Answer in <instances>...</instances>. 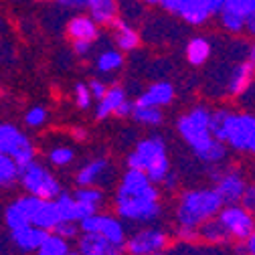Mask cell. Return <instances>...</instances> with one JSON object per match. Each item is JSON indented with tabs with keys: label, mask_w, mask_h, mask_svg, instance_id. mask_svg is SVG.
<instances>
[{
	"label": "cell",
	"mask_w": 255,
	"mask_h": 255,
	"mask_svg": "<svg viewBox=\"0 0 255 255\" xmlns=\"http://www.w3.org/2000/svg\"><path fill=\"white\" fill-rule=\"evenodd\" d=\"M114 207L122 221L150 225L162 215V193L142 170L128 168L118 182Z\"/></svg>",
	"instance_id": "6da1fadb"
},
{
	"label": "cell",
	"mask_w": 255,
	"mask_h": 255,
	"mask_svg": "<svg viewBox=\"0 0 255 255\" xmlns=\"http://www.w3.org/2000/svg\"><path fill=\"white\" fill-rule=\"evenodd\" d=\"M176 130L193 154L207 166H219L227 158V146L211 134V110L197 106L176 120Z\"/></svg>",
	"instance_id": "7a4b0ae2"
},
{
	"label": "cell",
	"mask_w": 255,
	"mask_h": 255,
	"mask_svg": "<svg viewBox=\"0 0 255 255\" xmlns=\"http://www.w3.org/2000/svg\"><path fill=\"white\" fill-rule=\"evenodd\" d=\"M221 207H223V201L217 195V190L211 188V186L184 190V193L178 195L176 209H174L176 225L199 229L205 221L217 217Z\"/></svg>",
	"instance_id": "3957f363"
},
{
	"label": "cell",
	"mask_w": 255,
	"mask_h": 255,
	"mask_svg": "<svg viewBox=\"0 0 255 255\" xmlns=\"http://www.w3.org/2000/svg\"><path fill=\"white\" fill-rule=\"evenodd\" d=\"M126 166L142 170L154 184H162L170 168V158L166 152V142L160 136H150L136 144L134 152L128 154Z\"/></svg>",
	"instance_id": "277c9868"
},
{
	"label": "cell",
	"mask_w": 255,
	"mask_h": 255,
	"mask_svg": "<svg viewBox=\"0 0 255 255\" xmlns=\"http://www.w3.org/2000/svg\"><path fill=\"white\" fill-rule=\"evenodd\" d=\"M18 184L22 186L24 195L37 197L43 201H53L57 195H61V182L59 178L51 172V168L39 160H33L18 170Z\"/></svg>",
	"instance_id": "5b68a950"
},
{
	"label": "cell",
	"mask_w": 255,
	"mask_h": 255,
	"mask_svg": "<svg viewBox=\"0 0 255 255\" xmlns=\"http://www.w3.org/2000/svg\"><path fill=\"white\" fill-rule=\"evenodd\" d=\"M77 225H79V231L81 233H98L100 237H104L116 251L124 249V245H126L128 231H126L124 221L118 215L93 213V215L81 219Z\"/></svg>",
	"instance_id": "8992f818"
},
{
	"label": "cell",
	"mask_w": 255,
	"mask_h": 255,
	"mask_svg": "<svg viewBox=\"0 0 255 255\" xmlns=\"http://www.w3.org/2000/svg\"><path fill=\"white\" fill-rule=\"evenodd\" d=\"M0 152L8 154L12 160L20 166L37 160V148L20 128L14 124L0 122Z\"/></svg>",
	"instance_id": "52a82bcc"
},
{
	"label": "cell",
	"mask_w": 255,
	"mask_h": 255,
	"mask_svg": "<svg viewBox=\"0 0 255 255\" xmlns=\"http://www.w3.org/2000/svg\"><path fill=\"white\" fill-rule=\"evenodd\" d=\"M217 221L221 223L227 239L235 241V243L245 241L249 237V233L255 229V217L241 203L223 205L221 211L217 213Z\"/></svg>",
	"instance_id": "ba28073f"
},
{
	"label": "cell",
	"mask_w": 255,
	"mask_h": 255,
	"mask_svg": "<svg viewBox=\"0 0 255 255\" xmlns=\"http://www.w3.org/2000/svg\"><path fill=\"white\" fill-rule=\"evenodd\" d=\"M170 235L160 227H140L132 235H128L124 249L128 255H160L168 249Z\"/></svg>",
	"instance_id": "9c48e42d"
},
{
	"label": "cell",
	"mask_w": 255,
	"mask_h": 255,
	"mask_svg": "<svg viewBox=\"0 0 255 255\" xmlns=\"http://www.w3.org/2000/svg\"><path fill=\"white\" fill-rule=\"evenodd\" d=\"M253 132H255V116L229 112L225 124H223L221 142L235 152H247Z\"/></svg>",
	"instance_id": "30bf717a"
},
{
	"label": "cell",
	"mask_w": 255,
	"mask_h": 255,
	"mask_svg": "<svg viewBox=\"0 0 255 255\" xmlns=\"http://www.w3.org/2000/svg\"><path fill=\"white\" fill-rule=\"evenodd\" d=\"M211 176L215 182V190L221 197L223 205H233V203H241V197L247 188V180L245 174L239 168H227V170H219L217 166H211Z\"/></svg>",
	"instance_id": "8fae6325"
},
{
	"label": "cell",
	"mask_w": 255,
	"mask_h": 255,
	"mask_svg": "<svg viewBox=\"0 0 255 255\" xmlns=\"http://www.w3.org/2000/svg\"><path fill=\"white\" fill-rule=\"evenodd\" d=\"M160 6L174 14V16H180L184 22L188 24H205L213 14V4L211 0H162Z\"/></svg>",
	"instance_id": "7c38bea8"
},
{
	"label": "cell",
	"mask_w": 255,
	"mask_h": 255,
	"mask_svg": "<svg viewBox=\"0 0 255 255\" xmlns=\"http://www.w3.org/2000/svg\"><path fill=\"white\" fill-rule=\"evenodd\" d=\"M41 199L37 197H30V195H22L18 199H14L6 211H4V223L8 231H18V229H24L28 225H33V215H35V209L39 205Z\"/></svg>",
	"instance_id": "4fadbf2b"
},
{
	"label": "cell",
	"mask_w": 255,
	"mask_h": 255,
	"mask_svg": "<svg viewBox=\"0 0 255 255\" xmlns=\"http://www.w3.org/2000/svg\"><path fill=\"white\" fill-rule=\"evenodd\" d=\"M65 35L69 37L71 43L75 41H85V43H95L100 37V24L95 22L89 14H75L67 20Z\"/></svg>",
	"instance_id": "5bb4252c"
},
{
	"label": "cell",
	"mask_w": 255,
	"mask_h": 255,
	"mask_svg": "<svg viewBox=\"0 0 255 255\" xmlns=\"http://www.w3.org/2000/svg\"><path fill=\"white\" fill-rule=\"evenodd\" d=\"M112 174V164L108 158H93V160L85 162L77 174H75V184L77 186H100V182Z\"/></svg>",
	"instance_id": "9a60e30c"
},
{
	"label": "cell",
	"mask_w": 255,
	"mask_h": 255,
	"mask_svg": "<svg viewBox=\"0 0 255 255\" xmlns=\"http://www.w3.org/2000/svg\"><path fill=\"white\" fill-rule=\"evenodd\" d=\"M174 100V85L168 81H156L148 85L144 93H140V98L134 102L136 106H150V108H164L172 104Z\"/></svg>",
	"instance_id": "2e32d148"
},
{
	"label": "cell",
	"mask_w": 255,
	"mask_h": 255,
	"mask_svg": "<svg viewBox=\"0 0 255 255\" xmlns=\"http://www.w3.org/2000/svg\"><path fill=\"white\" fill-rule=\"evenodd\" d=\"M112 28H114V43H116L118 51L130 53V51H136L140 47V33L130 22L116 18L112 22Z\"/></svg>",
	"instance_id": "e0dca14e"
},
{
	"label": "cell",
	"mask_w": 255,
	"mask_h": 255,
	"mask_svg": "<svg viewBox=\"0 0 255 255\" xmlns=\"http://www.w3.org/2000/svg\"><path fill=\"white\" fill-rule=\"evenodd\" d=\"M128 100L126 89L120 85H108V91L104 93V98L98 100V106H95V118L98 120H108L116 114V110Z\"/></svg>",
	"instance_id": "ac0fdd59"
},
{
	"label": "cell",
	"mask_w": 255,
	"mask_h": 255,
	"mask_svg": "<svg viewBox=\"0 0 255 255\" xmlns=\"http://www.w3.org/2000/svg\"><path fill=\"white\" fill-rule=\"evenodd\" d=\"M253 79H255V67L251 65L249 61L237 65L233 69L231 77H229V83H227L229 95H231V98H239V95H243L249 89V85L253 83Z\"/></svg>",
	"instance_id": "d6986e66"
},
{
	"label": "cell",
	"mask_w": 255,
	"mask_h": 255,
	"mask_svg": "<svg viewBox=\"0 0 255 255\" xmlns=\"http://www.w3.org/2000/svg\"><path fill=\"white\" fill-rule=\"evenodd\" d=\"M85 8L100 26H112L118 18V0H87Z\"/></svg>",
	"instance_id": "ffe728a7"
},
{
	"label": "cell",
	"mask_w": 255,
	"mask_h": 255,
	"mask_svg": "<svg viewBox=\"0 0 255 255\" xmlns=\"http://www.w3.org/2000/svg\"><path fill=\"white\" fill-rule=\"evenodd\" d=\"M61 223V213L55 205V199L53 201H39L37 209H35V215H33V225L43 229V231H53L57 225Z\"/></svg>",
	"instance_id": "44dd1931"
},
{
	"label": "cell",
	"mask_w": 255,
	"mask_h": 255,
	"mask_svg": "<svg viewBox=\"0 0 255 255\" xmlns=\"http://www.w3.org/2000/svg\"><path fill=\"white\" fill-rule=\"evenodd\" d=\"M45 235H47V231H43V229H39L35 225H28L24 229L12 231L10 233V239H12V243H14L16 249H20L24 253H35L37 247L41 245V241L45 239Z\"/></svg>",
	"instance_id": "7402d4cb"
},
{
	"label": "cell",
	"mask_w": 255,
	"mask_h": 255,
	"mask_svg": "<svg viewBox=\"0 0 255 255\" xmlns=\"http://www.w3.org/2000/svg\"><path fill=\"white\" fill-rule=\"evenodd\" d=\"M75 197V201L89 213H100V209L106 203V193L102 186H77L75 193H71Z\"/></svg>",
	"instance_id": "603a6c76"
},
{
	"label": "cell",
	"mask_w": 255,
	"mask_h": 255,
	"mask_svg": "<svg viewBox=\"0 0 255 255\" xmlns=\"http://www.w3.org/2000/svg\"><path fill=\"white\" fill-rule=\"evenodd\" d=\"M77 247L75 251L79 255H110L112 251H116L104 237H100L98 233H79V237L75 239Z\"/></svg>",
	"instance_id": "cb8c5ba5"
},
{
	"label": "cell",
	"mask_w": 255,
	"mask_h": 255,
	"mask_svg": "<svg viewBox=\"0 0 255 255\" xmlns=\"http://www.w3.org/2000/svg\"><path fill=\"white\" fill-rule=\"evenodd\" d=\"M211 43L203 37H195V39H190L186 43V61L190 63V65H205V63L209 61L211 57Z\"/></svg>",
	"instance_id": "d4e9b609"
},
{
	"label": "cell",
	"mask_w": 255,
	"mask_h": 255,
	"mask_svg": "<svg viewBox=\"0 0 255 255\" xmlns=\"http://www.w3.org/2000/svg\"><path fill=\"white\" fill-rule=\"evenodd\" d=\"M69 251H71V241H67V239H63L61 235L49 231L35 253L37 255H67Z\"/></svg>",
	"instance_id": "484cf974"
},
{
	"label": "cell",
	"mask_w": 255,
	"mask_h": 255,
	"mask_svg": "<svg viewBox=\"0 0 255 255\" xmlns=\"http://www.w3.org/2000/svg\"><path fill=\"white\" fill-rule=\"evenodd\" d=\"M122 67H124V53L118 49H106L98 55V59H95V69L104 75L116 73Z\"/></svg>",
	"instance_id": "4316f807"
},
{
	"label": "cell",
	"mask_w": 255,
	"mask_h": 255,
	"mask_svg": "<svg viewBox=\"0 0 255 255\" xmlns=\"http://www.w3.org/2000/svg\"><path fill=\"white\" fill-rule=\"evenodd\" d=\"M197 233H199V241L209 243V245H223V243L229 241L225 231H223V227H221V223L217 221V217L205 221L203 225L197 229Z\"/></svg>",
	"instance_id": "83f0119b"
},
{
	"label": "cell",
	"mask_w": 255,
	"mask_h": 255,
	"mask_svg": "<svg viewBox=\"0 0 255 255\" xmlns=\"http://www.w3.org/2000/svg\"><path fill=\"white\" fill-rule=\"evenodd\" d=\"M130 118H134L136 124H142V126H148V128H156L160 126L162 120H164V114L160 108H150V106H136L132 108V114Z\"/></svg>",
	"instance_id": "f1b7e54d"
},
{
	"label": "cell",
	"mask_w": 255,
	"mask_h": 255,
	"mask_svg": "<svg viewBox=\"0 0 255 255\" xmlns=\"http://www.w3.org/2000/svg\"><path fill=\"white\" fill-rule=\"evenodd\" d=\"M55 205L61 213V221H73V223H79V205L75 201V197L71 193H65L61 190V195H57L55 199Z\"/></svg>",
	"instance_id": "f546056e"
},
{
	"label": "cell",
	"mask_w": 255,
	"mask_h": 255,
	"mask_svg": "<svg viewBox=\"0 0 255 255\" xmlns=\"http://www.w3.org/2000/svg\"><path fill=\"white\" fill-rule=\"evenodd\" d=\"M18 164L8 154L0 152V188H10L18 182Z\"/></svg>",
	"instance_id": "4dcf8cb0"
},
{
	"label": "cell",
	"mask_w": 255,
	"mask_h": 255,
	"mask_svg": "<svg viewBox=\"0 0 255 255\" xmlns=\"http://www.w3.org/2000/svg\"><path fill=\"white\" fill-rule=\"evenodd\" d=\"M47 160L55 168H67L75 162V150L71 146H55L49 150Z\"/></svg>",
	"instance_id": "1f68e13d"
},
{
	"label": "cell",
	"mask_w": 255,
	"mask_h": 255,
	"mask_svg": "<svg viewBox=\"0 0 255 255\" xmlns=\"http://www.w3.org/2000/svg\"><path fill=\"white\" fill-rule=\"evenodd\" d=\"M217 16H219L221 26L225 28L227 33L237 35V33H243V30H245V18L239 16V14H235V12L229 10V8H221Z\"/></svg>",
	"instance_id": "d6a6232c"
},
{
	"label": "cell",
	"mask_w": 255,
	"mask_h": 255,
	"mask_svg": "<svg viewBox=\"0 0 255 255\" xmlns=\"http://www.w3.org/2000/svg\"><path fill=\"white\" fill-rule=\"evenodd\" d=\"M47 122H49V110L43 106H33L24 114V126L33 128V130H39V128H43Z\"/></svg>",
	"instance_id": "836d02e7"
},
{
	"label": "cell",
	"mask_w": 255,
	"mask_h": 255,
	"mask_svg": "<svg viewBox=\"0 0 255 255\" xmlns=\"http://www.w3.org/2000/svg\"><path fill=\"white\" fill-rule=\"evenodd\" d=\"M223 8H229L247 20L249 16L255 14V0H225V6Z\"/></svg>",
	"instance_id": "e575fe53"
},
{
	"label": "cell",
	"mask_w": 255,
	"mask_h": 255,
	"mask_svg": "<svg viewBox=\"0 0 255 255\" xmlns=\"http://www.w3.org/2000/svg\"><path fill=\"white\" fill-rule=\"evenodd\" d=\"M73 100H75V106L79 110H89L91 108L93 98H91V93H89L87 83H75V87H73Z\"/></svg>",
	"instance_id": "d590c367"
},
{
	"label": "cell",
	"mask_w": 255,
	"mask_h": 255,
	"mask_svg": "<svg viewBox=\"0 0 255 255\" xmlns=\"http://www.w3.org/2000/svg\"><path fill=\"white\" fill-rule=\"evenodd\" d=\"M53 233H57V235H61L63 239H67V241H75L77 237H79V225L77 223H73V221H61L59 225L53 229Z\"/></svg>",
	"instance_id": "8d00e7d4"
},
{
	"label": "cell",
	"mask_w": 255,
	"mask_h": 255,
	"mask_svg": "<svg viewBox=\"0 0 255 255\" xmlns=\"http://www.w3.org/2000/svg\"><path fill=\"white\" fill-rule=\"evenodd\" d=\"M241 205L255 217V182L247 184L245 193H243V197H241Z\"/></svg>",
	"instance_id": "74e56055"
},
{
	"label": "cell",
	"mask_w": 255,
	"mask_h": 255,
	"mask_svg": "<svg viewBox=\"0 0 255 255\" xmlns=\"http://www.w3.org/2000/svg\"><path fill=\"white\" fill-rule=\"evenodd\" d=\"M87 87H89V93H91V98H93L95 102L102 100L104 93L108 91V83L102 81V79H91V81L87 83Z\"/></svg>",
	"instance_id": "f35d334b"
},
{
	"label": "cell",
	"mask_w": 255,
	"mask_h": 255,
	"mask_svg": "<svg viewBox=\"0 0 255 255\" xmlns=\"http://www.w3.org/2000/svg\"><path fill=\"white\" fill-rule=\"evenodd\" d=\"M176 239L182 243H197L199 233L197 229H190V227H176Z\"/></svg>",
	"instance_id": "ab89813d"
},
{
	"label": "cell",
	"mask_w": 255,
	"mask_h": 255,
	"mask_svg": "<svg viewBox=\"0 0 255 255\" xmlns=\"http://www.w3.org/2000/svg\"><path fill=\"white\" fill-rule=\"evenodd\" d=\"M71 47H73V55L77 59H85L93 51V43H85V41H75V43H71Z\"/></svg>",
	"instance_id": "60d3db41"
},
{
	"label": "cell",
	"mask_w": 255,
	"mask_h": 255,
	"mask_svg": "<svg viewBox=\"0 0 255 255\" xmlns=\"http://www.w3.org/2000/svg\"><path fill=\"white\" fill-rule=\"evenodd\" d=\"M239 251H241V255H255V229L249 233V237L245 241L239 243Z\"/></svg>",
	"instance_id": "b9f144b4"
},
{
	"label": "cell",
	"mask_w": 255,
	"mask_h": 255,
	"mask_svg": "<svg viewBox=\"0 0 255 255\" xmlns=\"http://www.w3.org/2000/svg\"><path fill=\"white\" fill-rule=\"evenodd\" d=\"M57 4L69 10H81L87 6V0H57Z\"/></svg>",
	"instance_id": "7bdbcfd3"
},
{
	"label": "cell",
	"mask_w": 255,
	"mask_h": 255,
	"mask_svg": "<svg viewBox=\"0 0 255 255\" xmlns=\"http://www.w3.org/2000/svg\"><path fill=\"white\" fill-rule=\"evenodd\" d=\"M162 186L168 190V193H174V188L178 186V176H176V174L170 170V172L166 174V178L162 180Z\"/></svg>",
	"instance_id": "ee69618b"
},
{
	"label": "cell",
	"mask_w": 255,
	"mask_h": 255,
	"mask_svg": "<svg viewBox=\"0 0 255 255\" xmlns=\"http://www.w3.org/2000/svg\"><path fill=\"white\" fill-rule=\"evenodd\" d=\"M132 108H134V102H130V100H126L118 110H116V114L114 116H118V118H130V114H132Z\"/></svg>",
	"instance_id": "f6af8a7d"
},
{
	"label": "cell",
	"mask_w": 255,
	"mask_h": 255,
	"mask_svg": "<svg viewBox=\"0 0 255 255\" xmlns=\"http://www.w3.org/2000/svg\"><path fill=\"white\" fill-rule=\"evenodd\" d=\"M71 136H73V140H77V142H85V140H87V130H85V128H73Z\"/></svg>",
	"instance_id": "bcb514c9"
},
{
	"label": "cell",
	"mask_w": 255,
	"mask_h": 255,
	"mask_svg": "<svg viewBox=\"0 0 255 255\" xmlns=\"http://www.w3.org/2000/svg\"><path fill=\"white\" fill-rule=\"evenodd\" d=\"M245 30L251 35V37H255V14L253 16H249L247 20H245Z\"/></svg>",
	"instance_id": "7dc6e473"
},
{
	"label": "cell",
	"mask_w": 255,
	"mask_h": 255,
	"mask_svg": "<svg viewBox=\"0 0 255 255\" xmlns=\"http://www.w3.org/2000/svg\"><path fill=\"white\" fill-rule=\"evenodd\" d=\"M211 4H213V14L217 16L219 14V10L225 6V0H211Z\"/></svg>",
	"instance_id": "c3c4849f"
},
{
	"label": "cell",
	"mask_w": 255,
	"mask_h": 255,
	"mask_svg": "<svg viewBox=\"0 0 255 255\" xmlns=\"http://www.w3.org/2000/svg\"><path fill=\"white\" fill-rule=\"evenodd\" d=\"M247 152L255 156V132H253V136H251V140H249V146H247Z\"/></svg>",
	"instance_id": "681fc988"
},
{
	"label": "cell",
	"mask_w": 255,
	"mask_h": 255,
	"mask_svg": "<svg viewBox=\"0 0 255 255\" xmlns=\"http://www.w3.org/2000/svg\"><path fill=\"white\" fill-rule=\"evenodd\" d=\"M249 63H251V65L255 67V43L251 45V49H249V59H247Z\"/></svg>",
	"instance_id": "f907efd6"
},
{
	"label": "cell",
	"mask_w": 255,
	"mask_h": 255,
	"mask_svg": "<svg viewBox=\"0 0 255 255\" xmlns=\"http://www.w3.org/2000/svg\"><path fill=\"white\" fill-rule=\"evenodd\" d=\"M140 2H144V4H160L162 0H140Z\"/></svg>",
	"instance_id": "816d5d0a"
},
{
	"label": "cell",
	"mask_w": 255,
	"mask_h": 255,
	"mask_svg": "<svg viewBox=\"0 0 255 255\" xmlns=\"http://www.w3.org/2000/svg\"><path fill=\"white\" fill-rule=\"evenodd\" d=\"M67 255H79V253H77V251H73V249H71V251H69V253H67Z\"/></svg>",
	"instance_id": "f5cc1de1"
},
{
	"label": "cell",
	"mask_w": 255,
	"mask_h": 255,
	"mask_svg": "<svg viewBox=\"0 0 255 255\" xmlns=\"http://www.w3.org/2000/svg\"><path fill=\"white\" fill-rule=\"evenodd\" d=\"M110 255H120V251H112V253H110Z\"/></svg>",
	"instance_id": "db71d44e"
},
{
	"label": "cell",
	"mask_w": 255,
	"mask_h": 255,
	"mask_svg": "<svg viewBox=\"0 0 255 255\" xmlns=\"http://www.w3.org/2000/svg\"><path fill=\"white\" fill-rule=\"evenodd\" d=\"M253 174H255V168H253Z\"/></svg>",
	"instance_id": "11a10c76"
},
{
	"label": "cell",
	"mask_w": 255,
	"mask_h": 255,
	"mask_svg": "<svg viewBox=\"0 0 255 255\" xmlns=\"http://www.w3.org/2000/svg\"><path fill=\"white\" fill-rule=\"evenodd\" d=\"M160 255H164V253H160Z\"/></svg>",
	"instance_id": "9f6ffc18"
}]
</instances>
